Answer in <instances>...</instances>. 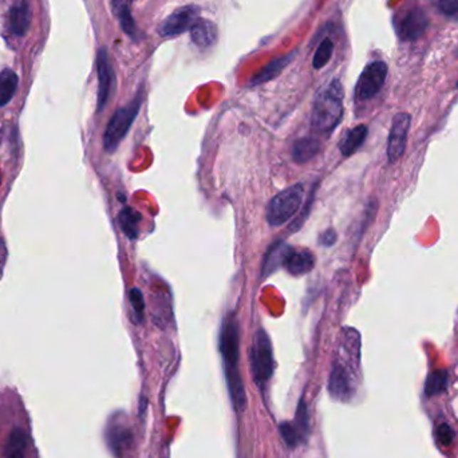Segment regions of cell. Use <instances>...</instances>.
Wrapping results in <instances>:
<instances>
[{"mask_svg":"<svg viewBox=\"0 0 458 458\" xmlns=\"http://www.w3.org/2000/svg\"><path fill=\"white\" fill-rule=\"evenodd\" d=\"M220 353L231 401L237 412H243L246 406V387L239 369L240 328L234 313H228L224 319L220 331Z\"/></svg>","mask_w":458,"mask_h":458,"instance_id":"1","label":"cell"},{"mask_svg":"<svg viewBox=\"0 0 458 458\" xmlns=\"http://www.w3.org/2000/svg\"><path fill=\"white\" fill-rule=\"evenodd\" d=\"M343 117V88L338 79L321 90L313 101L311 127L319 135H330Z\"/></svg>","mask_w":458,"mask_h":458,"instance_id":"2","label":"cell"},{"mask_svg":"<svg viewBox=\"0 0 458 458\" xmlns=\"http://www.w3.org/2000/svg\"><path fill=\"white\" fill-rule=\"evenodd\" d=\"M249 365L255 383L259 387H264L274 375L275 360L271 339L263 328H259L254 336L249 348Z\"/></svg>","mask_w":458,"mask_h":458,"instance_id":"3","label":"cell"},{"mask_svg":"<svg viewBox=\"0 0 458 458\" xmlns=\"http://www.w3.org/2000/svg\"><path fill=\"white\" fill-rule=\"evenodd\" d=\"M141 103L142 97L141 94H138L129 105L123 106L113 114L103 135V146L106 152L113 153L121 144V141L125 138V135H127L138 115Z\"/></svg>","mask_w":458,"mask_h":458,"instance_id":"4","label":"cell"},{"mask_svg":"<svg viewBox=\"0 0 458 458\" xmlns=\"http://www.w3.org/2000/svg\"><path fill=\"white\" fill-rule=\"evenodd\" d=\"M304 199V188L302 184L292 185L290 188L278 193L269 202L266 217L271 227H280L287 223L299 211Z\"/></svg>","mask_w":458,"mask_h":458,"instance_id":"5","label":"cell"},{"mask_svg":"<svg viewBox=\"0 0 458 458\" xmlns=\"http://www.w3.org/2000/svg\"><path fill=\"white\" fill-rule=\"evenodd\" d=\"M389 68L385 62L375 61L369 63L362 71L355 86V98L358 101H369L380 93L386 78Z\"/></svg>","mask_w":458,"mask_h":458,"instance_id":"6","label":"cell"},{"mask_svg":"<svg viewBox=\"0 0 458 458\" xmlns=\"http://www.w3.org/2000/svg\"><path fill=\"white\" fill-rule=\"evenodd\" d=\"M429 19L421 7H412L401 12L394 21V27L401 41L413 42L426 33Z\"/></svg>","mask_w":458,"mask_h":458,"instance_id":"7","label":"cell"},{"mask_svg":"<svg viewBox=\"0 0 458 458\" xmlns=\"http://www.w3.org/2000/svg\"><path fill=\"white\" fill-rule=\"evenodd\" d=\"M328 391L331 397L340 401L347 402L354 395V375L351 366H347L340 359H336L333 363V369L330 373L328 380Z\"/></svg>","mask_w":458,"mask_h":458,"instance_id":"8","label":"cell"},{"mask_svg":"<svg viewBox=\"0 0 458 458\" xmlns=\"http://www.w3.org/2000/svg\"><path fill=\"white\" fill-rule=\"evenodd\" d=\"M410 125H412V117L407 113H398L392 120L390 133L387 138V150H386L389 162L391 164L397 162L406 150Z\"/></svg>","mask_w":458,"mask_h":458,"instance_id":"9","label":"cell"},{"mask_svg":"<svg viewBox=\"0 0 458 458\" xmlns=\"http://www.w3.org/2000/svg\"><path fill=\"white\" fill-rule=\"evenodd\" d=\"M200 9L197 6H185L172 12L165 21L158 26V34L162 38H170L185 33L199 19Z\"/></svg>","mask_w":458,"mask_h":458,"instance_id":"10","label":"cell"},{"mask_svg":"<svg viewBox=\"0 0 458 458\" xmlns=\"http://www.w3.org/2000/svg\"><path fill=\"white\" fill-rule=\"evenodd\" d=\"M97 73H98V98H97V110L98 113L105 109L110 100L113 89H114V71L112 63L108 56L106 48H100L97 54Z\"/></svg>","mask_w":458,"mask_h":458,"instance_id":"11","label":"cell"},{"mask_svg":"<svg viewBox=\"0 0 458 458\" xmlns=\"http://www.w3.org/2000/svg\"><path fill=\"white\" fill-rule=\"evenodd\" d=\"M313 266H315V257L308 249L298 251L290 248L283 261V267L293 276H303L311 272Z\"/></svg>","mask_w":458,"mask_h":458,"instance_id":"12","label":"cell"},{"mask_svg":"<svg viewBox=\"0 0 458 458\" xmlns=\"http://www.w3.org/2000/svg\"><path fill=\"white\" fill-rule=\"evenodd\" d=\"M106 439L114 454L121 456L123 450L130 447L133 441V434H132V430L123 424V421L113 420L112 424L108 427Z\"/></svg>","mask_w":458,"mask_h":458,"instance_id":"13","label":"cell"},{"mask_svg":"<svg viewBox=\"0 0 458 458\" xmlns=\"http://www.w3.org/2000/svg\"><path fill=\"white\" fill-rule=\"evenodd\" d=\"M31 10L30 6L26 0H19L16 1L10 10V31L16 36H23L28 31L30 24H31Z\"/></svg>","mask_w":458,"mask_h":458,"instance_id":"14","label":"cell"},{"mask_svg":"<svg viewBox=\"0 0 458 458\" xmlns=\"http://www.w3.org/2000/svg\"><path fill=\"white\" fill-rule=\"evenodd\" d=\"M217 26L207 19H197L190 27V38L193 43L202 48L212 47L217 42Z\"/></svg>","mask_w":458,"mask_h":458,"instance_id":"15","label":"cell"},{"mask_svg":"<svg viewBox=\"0 0 458 458\" xmlns=\"http://www.w3.org/2000/svg\"><path fill=\"white\" fill-rule=\"evenodd\" d=\"M135 0H112V9L115 18L120 21L123 31L135 39L138 30L132 16V6Z\"/></svg>","mask_w":458,"mask_h":458,"instance_id":"16","label":"cell"},{"mask_svg":"<svg viewBox=\"0 0 458 458\" xmlns=\"http://www.w3.org/2000/svg\"><path fill=\"white\" fill-rule=\"evenodd\" d=\"M368 126L358 125L355 127L350 129L345 137L340 140L339 150L345 157L353 156L360 146L365 144L368 138Z\"/></svg>","mask_w":458,"mask_h":458,"instance_id":"17","label":"cell"},{"mask_svg":"<svg viewBox=\"0 0 458 458\" xmlns=\"http://www.w3.org/2000/svg\"><path fill=\"white\" fill-rule=\"evenodd\" d=\"M321 150V142L313 137L299 138L292 145V158L296 164H306Z\"/></svg>","mask_w":458,"mask_h":458,"instance_id":"18","label":"cell"},{"mask_svg":"<svg viewBox=\"0 0 458 458\" xmlns=\"http://www.w3.org/2000/svg\"><path fill=\"white\" fill-rule=\"evenodd\" d=\"M293 56H295V54L291 53V54H287V56H279V58L274 59L272 62H269L267 66L261 68L254 78L251 79L249 85H251V86H257V85L266 83V82H269L271 79L278 77L280 73L283 71V68H286V66L290 63Z\"/></svg>","mask_w":458,"mask_h":458,"instance_id":"19","label":"cell"},{"mask_svg":"<svg viewBox=\"0 0 458 458\" xmlns=\"http://www.w3.org/2000/svg\"><path fill=\"white\" fill-rule=\"evenodd\" d=\"M28 436L22 427H14L3 452V458H24Z\"/></svg>","mask_w":458,"mask_h":458,"instance_id":"20","label":"cell"},{"mask_svg":"<svg viewBox=\"0 0 458 458\" xmlns=\"http://www.w3.org/2000/svg\"><path fill=\"white\" fill-rule=\"evenodd\" d=\"M19 78L11 68H4L0 71V108L10 103L16 89Z\"/></svg>","mask_w":458,"mask_h":458,"instance_id":"21","label":"cell"},{"mask_svg":"<svg viewBox=\"0 0 458 458\" xmlns=\"http://www.w3.org/2000/svg\"><path fill=\"white\" fill-rule=\"evenodd\" d=\"M290 248L291 246L281 243V241L269 248L266 259H264V263H263V269H261L263 276H269V274H272L275 269L283 267V261L286 259L287 252L290 251Z\"/></svg>","mask_w":458,"mask_h":458,"instance_id":"22","label":"cell"},{"mask_svg":"<svg viewBox=\"0 0 458 458\" xmlns=\"http://www.w3.org/2000/svg\"><path fill=\"white\" fill-rule=\"evenodd\" d=\"M141 214L133 208H123L118 214V224L123 235L130 240H135L138 237V225L141 223Z\"/></svg>","mask_w":458,"mask_h":458,"instance_id":"23","label":"cell"},{"mask_svg":"<svg viewBox=\"0 0 458 458\" xmlns=\"http://www.w3.org/2000/svg\"><path fill=\"white\" fill-rule=\"evenodd\" d=\"M449 374L447 370H436L429 374L425 383V394L426 397H434L447 389Z\"/></svg>","mask_w":458,"mask_h":458,"instance_id":"24","label":"cell"},{"mask_svg":"<svg viewBox=\"0 0 458 458\" xmlns=\"http://www.w3.org/2000/svg\"><path fill=\"white\" fill-rule=\"evenodd\" d=\"M292 424L295 425L296 430L299 432L303 439L307 441V438L310 436V415H308V409L304 398L299 401L296 413H295V420L292 421Z\"/></svg>","mask_w":458,"mask_h":458,"instance_id":"25","label":"cell"},{"mask_svg":"<svg viewBox=\"0 0 458 458\" xmlns=\"http://www.w3.org/2000/svg\"><path fill=\"white\" fill-rule=\"evenodd\" d=\"M280 434L283 437L284 442L287 444V447H291V449H295L296 447H299L301 444L304 442L302 436L299 434V432L296 430L295 425L292 424V421L288 422H281L279 426Z\"/></svg>","mask_w":458,"mask_h":458,"instance_id":"26","label":"cell"},{"mask_svg":"<svg viewBox=\"0 0 458 458\" xmlns=\"http://www.w3.org/2000/svg\"><path fill=\"white\" fill-rule=\"evenodd\" d=\"M334 53V43L330 39H324L321 46L318 47L313 59V66L315 68H322L330 62Z\"/></svg>","mask_w":458,"mask_h":458,"instance_id":"27","label":"cell"},{"mask_svg":"<svg viewBox=\"0 0 458 458\" xmlns=\"http://www.w3.org/2000/svg\"><path fill=\"white\" fill-rule=\"evenodd\" d=\"M129 299H130L132 308H133V311H135V322L141 323L142 319H144V308H145L142 292H141V290H138V288H132L130 293H129Z\"/></svg>","mask_w":458,"mask_h":458,"instance_id":"28","label":"cell"},{"mask_svg":"<svg viewBox=\"0 0 458 458\" xmlns=\"http://www.w3.org/2000/svg\"><path fill=\"white\" fill-rule=\"evenodd\" d=\"M437 441L442 447H449L454 439V432L447 424L438 425L436 430Z\"/></svg>","mask_w":458,"mask_h":458,"instance_id":"29","label":"cell"},{"mask_svg":"<svg viewBox=\"0 0 458 458\" xmlns=\"http://www.w3.org/2000/svg\"><path fill=\"white\" fill-rule=\"evenodd\" d=\"M438 7L442 14L445 15H456L458 14V0H439Z\"/></svg>","mask_w":458,"mask_h":458,"instance_id":"30","label":"cell"},{"mask_svg":"<svg viewBox=\"0 0 458 458\" xmlns=\"http://www.w3.org/2000/svg\"><path fill=\"white\" fill-rule=\"evenodd\" d=\"M336 239H338V235H336L335 231L327 229L322 235L319 236V243H321V246H333L336 243Z\"/></svg>","mask_w":458,"mask_h":458,"instance_id":"31","label":"cell"},{"mask_svg":"<svg viewBox=\"0 0 458 458\" xmlns=\"http://www.w3.org/2000/svg\"><path fill=\"white\" fill-rule=\"evenodd\" d=\"M4 260H6V246L3 244V240L0 239V272L4 266Z\"/></svg>","mask_w":458,"mask_h":458,"instance_id":"32","label":"cell"},{"mask_svg":"<svg viewBox=\"0 0 458 458\" xmlns=\"http://www.w3.org/2000/svg\"><path fill=\"white\" fill-rule=\"evenodd\" d=\"M457 88H458V82H457Z\"/></svg>","mask_w":458,"mask_h":458,"instance_id":"33","label":"cell"}]
</instances>
